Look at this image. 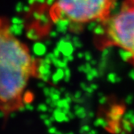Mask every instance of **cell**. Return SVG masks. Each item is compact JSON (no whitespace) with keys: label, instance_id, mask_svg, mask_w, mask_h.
Wrapping results in <instances>:
<instances>
[{"label":"cell","instance_id":"1","mask_svg":"<svg viewBox=\"0 0 134 134\" xmlns=\"http://www.w3.org/2000/svg\"><path fill=\"white\" fill-rule=\"evenodd\" d=\"M39 62L0 16V112L5 118L24 108L30 81L39 74Z\"/></svg>","mask_w":134,"mask_h":134},{"label":"cell","instance_id":"2","mask_svg":"<svg viewBox=\"0 0 134 134\" xmlns=\"http://www.w3.org/2000/svg\"><path fill=\"white\" fill-rule=\"evenodd\" d=\"M116 0H56L50 9L54 20L73 24H83L103 21L110 13Z\"/></svg>","mask_w":134,"mask_h":134},{"label":"cell","instance_id":"3","mask_svg":"<svg viewBox=\"0 0 134 134\" xmlns=\"http://www.w3.org/2000/svg\"><path fill=\"white\" fill-rule=\"evenodd\" d=\"M103 22L105 43L126 51L134 65V0H126L119 12Z\"/></svg>","mask_w":134,"mask_h":134}]
</instances>
